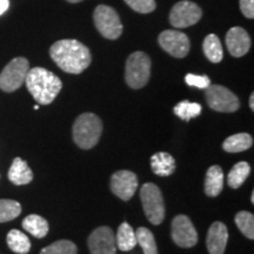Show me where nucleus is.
Wrapping results in <instances>:
<instances>
[{"mask_svg":"<svg viewBox=\"0 0 254 254\" xmlns=\"http://www.w3.org/2000/svg\"><path fill=\"white\" fill-rule=\"evenodd\" d=\"M253 145V138L249 133H237V134L228 136L222 144L224 151L228 153H238L249 150Z\"/></svg>","mask_w":254,"mask_h":254,"instance_id":"21","label":"nucleus"},{"mask_svg":"<svg viewBox=\"0 0 254 254\" xmlns=\"http://www.w3.org/2000/svg\"><path fill=\"white\" fill-rule=\"evenodd\" d=\"M159 45L174 58H184L189 55L190 43L185 33L176 30H166L161 32L158 38Z\"/></svg>","mask_w":254,"mask_h":254,"instance_id":"11","label":"nucleus"},{"mask_svg":"<svg viewBox=\"0 0 254 254\" xmlns=\"http://www.w3.org/2000/svg\"><path fill=\"white\" fill-rule=\"evenodd\" d=\"M236 224L244 236L251 240L254 239V215L251 212L240 211L237 213Z\"/></svg>","mask_w":254,"mask_h":254,"instance_id":"28","label":"nucleus"},{"mask_svg":"<svg viewBox=\"0 0 254 254\" xmlns=\"http://www.w3.org/2000/svg\"><path fill=\"white\" fill-rule=\"evenodd\" d=\"M87 245L91 254H117L116 236L109 226L95 228L88 237Z\"/></svg>","mask_w":254,"mask_h":254,"instance_id":"12","label":"nucleus"},{"mask_svg":"<svg viewBox=\"0 0 254 254\" xmlns=\"http://www.w3.org/2000/svg\"><path fill=\"white\" fill-rule=\"evenodd\" d=\"M226 46L232 57L240 58L245 56L251 49V38L243 27L230 28L226 34Z\"/></svg>","mask_w":254,"mask_h":254,"instance_id":"14","label":"nucleus"},{"mask_svg":"<svg viewBox=\"0 0 254 254\" xmlns=\"http://www.w3.org/2000/svg\"><path fill=\"white\" fill-rule=\"evenodd\" d=\"M66 1L71 2V4H77V2H80L82 0H66Z\"/></svg>","mask_w":254,"mask_h":254,"instance_id":"35","label":"nucleus"},{"mask_svg":"<svg viewBox=\"0 0 254 254\" xmlns=\"http://www.w3.org/2000/svg\"><path fill=\"white\" fill-rule=\"evenodd\" d=\"M50 56L59 68L71 74H80L92 62L88 47L74 39L57 41L51 46Z\"/></svg>","mask_w":254,"mask_h":254,"instance_id":"1","label":"nucleus"},{"mask_svg":"<svg viewBox=\"0 0 254 254\" xmlns=\"http://www.w3.org/2000/svg\"><path fill=\"white\" fill-rule=\"evenodd\" d=\"M25 84L34 100L40 105L52 103L63 88V82L58 75L43 67L30 68Z\"/></svg>","mask_w":254,"mask_h":254,"instance_id":"2","label":"nucleus"},{"mask_svg":"<svg viewBox=\"0 0 254 254\" xmlns=\"http://www.w3.org/2000/svg\"><path fill=\"white\" fill-rule=\"evenodd\" d=\"M73 140L82 150H91L99 142L103 123L94 113H82L73 125Z\"/></svg>","mask_w":254,"mask_h":254,"instance_id":"3","label":"nucleus"},{"mask_svg":"<svg viewBox=\"0 0 254 254\" xmlns=\"http://www.w3.org/2000/svg\"><path fill=\"white\" fill-rule=\"evenodd\" d=\"M202 17V9L195 2L190 0H182L177 2L171 9L170 23L176 28L193 26Z\"/></svg>","mask_w":254,"mask_h":254,"instance_id":"9","label":"nucleus"},{"mask_svg":"<svg viewBox=\"0 0 254 254\" xmlns=\"http://www.w3.org/2000/svg\"><path fill=\"white\" fill-rule=\"evenodd\" d=\"M201 111V105L198 103H190L189 100L180 101L173 109L174 114L182 120H185V122H190L192 118H196V117L200 116Z\"/></svg>","mask_w":254,"mask_h":254,"instance_id":"25","label":"nucleus"},{"mask_svg":"<svg viewBox=\"0 0 254 254\" xmlns=\"http://www.w3.org/2000/svg\"><path fill=\"white\" fill-rule=\"evenodd\" d=\"M185 81L189 86H194L198 87L200 90H205L206 87H208L211 85V80L207 75H196L189 73L185 77Z\"/></svg>","mask_w":254,"mask_h":254,"instance_id":"31","label":"nucleus"},{"mask_svg":"<svg viewBox=\"0 0 254 254\" xmlns=\"http://www.w3.org/2000/svg\"><path fill=\"white\" fill-rule=\"evenodd\" d=\"M250 107H251V110L254 111V93L251 94V97H250Z\"/></svg>","mask_w":254,"mask_h":254,"instance_id":"34","label":"nucleus"},{"mask_svg":"<svg viewBox=\"0 0 254 254\" xmlns=\"http://www.w3.org/2000/svg\"><path fill=\"white\" fill-rule=\"evenodd\" d=\"M23 228L38 239L45 238L50 231L49 222L46 219L38 214L27 215L23 220Z\"/></svg>","mask_w":254,"mask_h":254,"instance_id":"19","label":"nucleus"},{"mask_svg":"<svg viewBox=\"0 0 254 254\" xmlns=\"http://www.w3.org/2000/svg\"><path fill=\"white\" fill-rule=\"evenodd\" d=\"M6 241L9 250L18 254H27L31 250V241L26 234L21 231L11 230L8 232Z\"/></svg>","mask_w":254,"mask_h":254,"instance_id":"22","label":"nucleus"},{"mask_svg":"<svg viewBox=\"0 0 254 254\" xmlns=\"http://www.w3.org/2000/svg\"><path fill=\"white\" fill-rule=\"evenodd\" d=\"M136 244H139L144 254H158L157 243L153 233L146 227H139L135 232Z\"/></svg>","mask_w":254,"mask_h":254,"instance_id":"26","label":"nucleus"},{"mask_svg":"<svg viewBox=\"0 0 254 254\" xmlns=\"http://www.w3.org/2000/svg\"><path fill=\"white\" fill-rule=\"evenodd\" d=\"M140 199L148 221L160 225L165 219V202L160 189L153 183L145 184L140 190Z\"/></svg>","mask_w":254,"mask_h":254,"instance_id":"5","label":"nucleus"},{"mask_svg":"<svg viewBox=\"0 0 254 254\" xmlns=\"http://www.w3.org/2000/svg\"><path fill=\"white\" fill-rule=\"evenodd\" d=\"M116 244L117 247L123 252H128V251H132L136 246L135 232L128 222H123L118 227Z\"/></svg>","mask_w":254,"mask_h":254,"instance_id":"20","label":"nucleus"},{"mask_svg":"<svg viewBox=\"0 0 254 254\" xmlns=\"http://www.w3.org/2000/svg\"><path fill=\"white\" fill-rule=\"evenodd\" d=\"M151 167L159 177H168L176 171V160L167 152H158L151 157Z\"/></svg>","mask_w":254,"mask_h":254,"instance_id":"17","label":"nucleus"},{"mask_svg":"<svg viewBox=\"0 0 254 254\" xmlns=\"http://www.w3.org/2000/svg\"><path fill=\"white\" fill-rule=\"evenodd\" d=\"M94 24L99 33L106 39L116 40L122 36L123 24L116 9L106 5H99L94 9Z\"/></svg>","mask_w":254,"mask_h":254,"instance_id":"7","label":"nucleus"},{"mask_svg":"<svg viewBox=\"0 0 254 254\" xmlns=\"http://www.w3.org/2000/svg\"><path fill=\"white\" fill-rule=\"evenodd\" d=\"M151 77V59L146 53L133 52L126 60L125 80L133 90H139L147 84Z\"/></svg>","mask_w":254,"mask_h":254,"instance_id":"4","label":"nucleus"},{"mask_svg":"<svg viewBox=\"0 0 254 254\" xmlns=\"http://www.w3.org/2000/svg\"><path fill=\"white\" fill-rule=\"evenodd\" d=\"M202 50L204 53L211 63L218 64L224 58V51L220 43V39L215 34H208L205 38L204 44H202Z\"/></svg>","mask_w":254,"mask_h":254,"instance_id":"23","label":"nucleus"},{"mask_svg":"<svg viewBox=\"0 0 254 254\" xmlns=\"http://www.w3.org/2000/svg\"><path fill=\"white\" fill-rule=\"evenodd\" d=\"M125 2L135 12L144 14L151 13L157 7L155 0H125Z\"/></svg>","mask_w":254,"mask_h":254,"instance_id":"30","label":"nucleus"},{"mask_svg":"<svg viewBox=\"0 0 254 254\" xmlns=\"http://www.w3.org/2000/svg\"><path fill=\"white\" fill-rule=\"evenodd\" d=\"M224 189V172L218 165L207 170L205 178V193L208 196H218Z\"/></svg>","mask_w":254,"mask_h":254,"instance_id":"18","label":"nucleus"},{"mask_svg":"<svg viewBox=\"0 0 254 254\" xmlns=\"http://www.w3.org/2000/svg\"><path fill=\"white\" fill-rule=\"evenodd\" d=\"M111 190L122 200H129L138 187V178L131 171H117L111 177Z\"/></svg>","mask_w":254,"mask_h":254,"instance_id":"13","label":"nucleus"},{"mask_svg":"<svg viewBox=\"0 0 254 254\" xmlns=\"http://www.w3.org/2000/svg\"><path fill=\"white\" fill-rule=\"evenodd\" d=\"M228 241V230L224 222L215 221L208 228L206 245L209 254H224Z\"/></svg>","mask_w":254,"mask_h":254,"instance_id":"15","label":"nucleus"},{"mask_svg":"<svg viewBox=\"0 0 254 254\" xmlns=\"http://www.w3.org/2000/svg\"><path fill=\"white\" fill-rule=\"evenodd\" d=\"M34 110H39V105H36V106H34Z\"/></svg>","mask_w":254,"mask_h":254,"instance_id":"37","label":"nucleus"},{"mask_svg":"<svg viewBox=\"0 0 254 254\" xmlns=\"http://www.w3.org/2000/svg\"><path fill=\"white\" fill-rule=\"evenodd\" d=\"M9 182L14 185H27L33 180V172L27 163L21 158H14L8 171Z\"/></svg>","mask_w":254,"mask_h":254,"instance_id":"16","label":"nucleus"},{"mask_svg":"<svg viewBox=\"0 0 254 254\" xmlns=\"http://www.w3.org/2000/svg\"><path fill=\"white\" fill-rule=\"evenodd\" d=\"M40 254H78V249L72 241L58 240L41 250Z\"/></svg>","mask_w":254,"mask_h":254,"instance_id":"29","label":"nucleus"},{"mask_svg":"<svg viewBox=\"0 0 254 254\" xmlns=\"http://www.w3.org/2000/svg\"><path fill=\"white\" fill-rule=\"evenodd\" d=\"M251 201H252V204H254V192H252V195H251Z\"/></svg>","mask_w":254,"mask_h":254,"instance_id":"36","label":"nucleus"},{"mask_svg":"<svg viewBox=\"0 0 254 254\" xmlns=\"http://www.w3.org/2000/svg\"><path fill=\"white\" fill-rule=\"evenodd\" d=\"M251 167L249 163L246 161H240L234 165L233 167L231 168L230 173H228L227 177V184L231 189H239V187L245 183L247 177L250 176Z\"/></svg>","mask_w":254,"mask_h":254,"instance_id":"24","label":"nucleus"},{"mask_svg":"<svg viewBox=\"0 0 254 254\" xmlns=\"http://www.w3.org/2000/svg\"><path fill=\"white\" fill-rule=\"evenodd\" d=\"M208 106L217 112L232 113L239 110L240 101L233 92L221 85H209L205 88Z\"/></svg>","mask_w":254,"mask_h":254,"instance_id":"8","label":"nucleus"},{"mask_svg":"<svg viewBox=\"0 0 254 254\" xmlns=\"http://www.w3.org/2000/svg\"><path fill=\"white\" fill-rule=\"evenodd\" d=\"M30 71V63L24 57L12 59L0 73V90L7 93L17 91L25 82Z\"/></svg>","mask_w":254,"mask_h":254,"instance_id":"6","label":"nucleus"},{"mask_svg":"<svg viewBox=\"0 0 254 254\" xmlns=\"http://www.w3.org/2000/svg\"><path fill=\"white\" fill-rule=\"evenodd\" d=\"M171 236L172 240L179 247L183 249H190L198 243V233L192 221L187 215L179 214L173 219L171 226Z\"/></svg>","mask_w":254,"mask_h":254,"instance_id":"10","label":"nucleus"},{"mask_svg":"<svg viewBox=\"0 0 254 254\" xmlns=\"http://www.w3.org/2000/svg\"><path fill=\"white\" fill-rule=\"evenodd\" d=\"M21 213V205L11 199H0V222H7L18 218Z\"/></svg>","mask_w":254,"mask_h":254,"instance_id":"27","label":"nucleus"},{"mask_svg":"<svg viewBox=\"0 0 254 254\" xmlns=\"http://www.w3.org/2000/svg\"><path fill=\"white\" fill-rule=\"evenodd\" d=\"M240 9L246 18H254V0H239Z\"/></svg>","mask_w":254,"mask_h":254,"instance_id":"32","label":"nucleus"},{"mask_svg":"<svg viewBox=\"0 0 254 254\" xmlns=\"http://www.w3.org/2000/svg\"><path fill=\"white\" fill-rule=\"evenodd\" d=\"M9 6V1L8 0H0V15L4 14L6 11H7Z\"/></svg>","mask_w":254,"mask_h":254,"instance_id":"33","label":"nucleus"}]
</instances>
